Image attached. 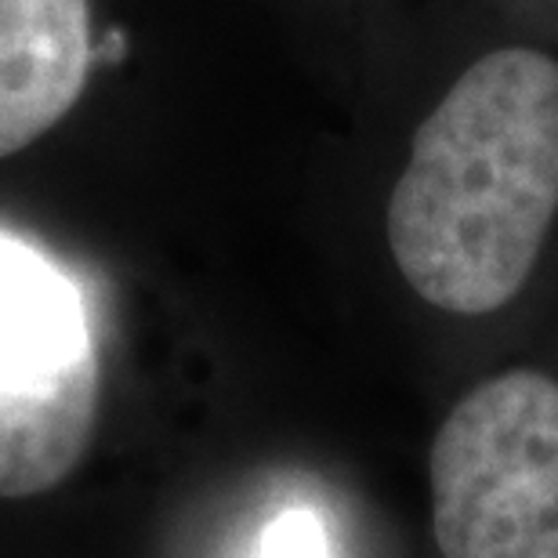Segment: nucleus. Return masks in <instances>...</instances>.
Returning <instances> with one entry per match:
<instances>
[{
    "mask_svg": "<svg viewBox=\"0 0 558 558\" xmlns=\"http://www.w3.org/2000/svg\"><path fill=\"white\" fill-rule=\"evenodd\" d=\"M558 215V62L505 48L468 65L410 145L388 247L428 305L486 316L526 287Z\"/></svg>",
    "mask_w": 558,
    "mask_h": 558,
    "instance_id": "obj_1",
    "label": "nucleus"
},
{
    "mask_svg": "<svg viewBox=\"0 0 558 558\" xmlns=\"http://www.w3.org/2000/svg\"><path fill=\"white\" fill-rule=\"evenodd\" d=\"M432 530L442 558H558V381L508 371L435 432Z\"/></svg>",
    "mask_w": 558,
    "mask_h": 558,
    "instance_id": "obj_2",
    "label": "nucleus"
},
{
    "mask_svg": "<svg viewBox=\"0 0 558 558\" xmlns=\"http://www.w3.org/2000/svg\"><path fill=\"white\" fill-rule=\"evenodd\" d=\"M92 65L87 0H0V160L81 102Z\"/></svg>",
    "mask_w": 558,
    "mask_h": 558,
    "instance_id": "obj_3",
    "label": "nucleus"
},
{
    "mask_svg": "<svg viewBox=\"0 0 558 558\" xmlns=\"http://www.w3.org/2000/svg\"><path fill=\"white\" fill-rule=\"evenodd\" d=\"M98 407V355L51 374L0 371V497L59 486L87 450Z\"/></svg>",
    "mask_w": 558,
    "mask_h": 558,
    "instance_id": "obj_4",
    "label": "nucleus"
},
{
    "mask_svg": "<svg viewBox=\"0 0 558 558\" xmlns=\"http://www.w3.org/2000/svg\"><path fill=\"white\" fill-rule=\"evenodd\" d=\"M87 355L95 341L76 283L0 232V371L51 374Z\"/></svg>",
    "mask_w": 558,
    "mask_h": 558,
    "instance_id": "obj_5",
    "label": "nucleus"
},
{
    "mask_svg": "<svg viewBox=\"0 0 558 558\" xmlns=\"http://www.w3.org/2000/svg\"><path fill=\"white\" fill-rule=\"evenodd\" d=\"M258 558H327L319 519L305 508L283 511L262 537Z\"/></svg>",
    "mask_w": 558,
    "mask_h": 558,
    "instance_id": "obj_6",
    "label": "nucleus"
}]
</instances>
